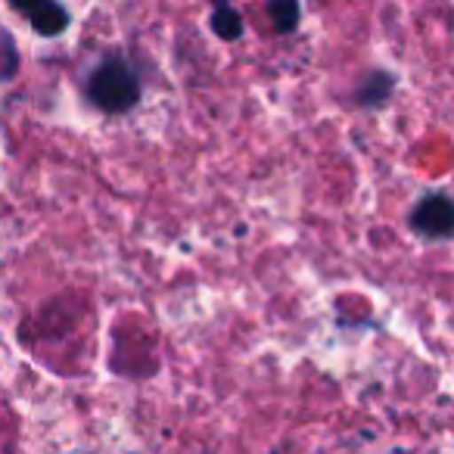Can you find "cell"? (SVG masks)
<instances>
[{"mask_svg": "<svg viewBox=\"0 0 454 454\" xmlns=\"http://www.w3.org/2000/svg\"><path fill=\"white\" fill-rule=\"evenodd\" d=\"M7 4L41 38H59L72 26V13L66 10L63 0H7Z\"/></svg>", "mask_w": 454, "mask_h": 454, "instance_id": "3", "label": "cell"}, {"mask_svg": "<svg viewBox=\"0 0 454 454\" xmlns=\"http://www.w3.org/2000/svg\"><path fill=\"white\" fill-rule=\"evenodd\" d=\"M84 97L103 115H128L144 97V82H140L131 59L121 53H109L88 75Z\"/></svg>", "mask_w": 454, "mask_h": 454, "instance_id": "1", "label": "cell"}, {"mask_svg": "<svg viewBox=\"0 0 454 454\" xmlns=\"http://www.w3.org/2000/svg\"><path fill=\"white\" fill-rule=\"evenodd\" d=\"M20 69V51H16V41L7 28L0 26V82H10Z\"/></svg>", "mask_w": 454, "mask_h": 454, "instance_id": "7", "label": "cell"}, {"mask_svg": "<svg viewBox=\"0 0 454 454\" xmlns=\"http://www.w3.org/2000/svg\"><path fill=\"white\" fill-rule=\"evenodd\" d=\"M398 88V78L386 69H371L367 75H361V82L352 90V103L358 109H383L392 100Z\"/></svg>", "mask_w": 454, "mask_h": 454, "instance_id": "4", "label": "cell"}, {"mask_svg": "<svg viewBox=\"0 0 454 454\" xmlns=\"http://www.w3.org/2000/svg\"><path fill=\"white\" fill-rule=\"evenodd\" d=\"M268 20L278 35H293L302 22L299 0H268Z\"/></svg>", "mask_w": 454, "mask_h": 454, "instance_id": "6", "label": "cell"}, {"mask_svg": "<svg viewBox=\"0 0 454 454\" xmlns=\"http://www.w3.org/2000/svg\"><path fill=\"white\" fill-rule=\"evenodd\" d=\"M208 28L215 32L218 41H240L243 32H247V22H243V13L231 4V0H212V13H208Z\"/></svg>", "mask_w": 454, "mask_h": 454, "instance_id": "5", "label": "cell"}, {"mask_svg": "<svg viewBox=\"0 0 454 454\" xmlns=\"http://www.w3.org/2000/svg\"><path fill=\"white\" fill-rule=\"evenodd\" d=\"M411 234L423 243H448L454 234V206L445 190H427L408 212Z\"/></svg>", "mask_w": 454, "mask_h": 454, "instance_id": "2", "label": "cell"}]
</instances>
